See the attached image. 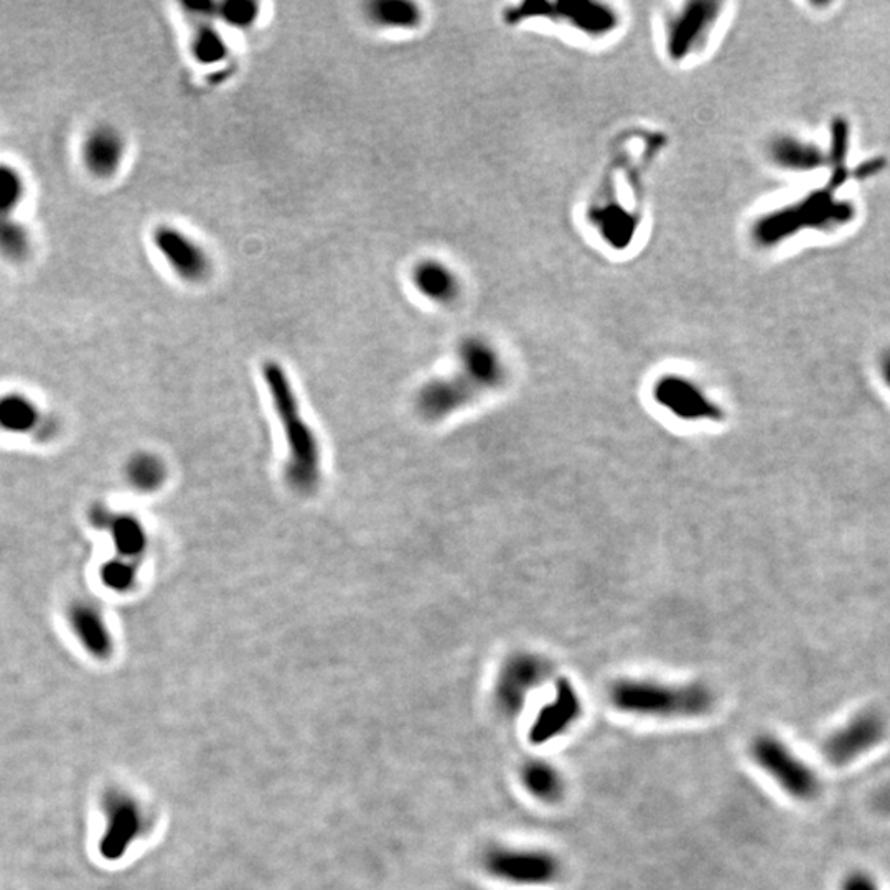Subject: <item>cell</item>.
Segmentation results:
<instances>
[{
    "instance_id": "obj_30",
    "label": "cell",
    "mask_w": 890,
    "mask_h": 890,
    "mask_svg": "<svg viewBox=\"0 0 890 890\" xmlns=\"http://www.w3.org/2000/svg\"><path fill=\"white\" fill-rule=\"evenodd\" d=\"M218 15L228 25L236 26V29H246L258 19L259 6L254 2H226L220 6Z\"/></svg>"
},
{
    "instance_id": "obj_15",
    "label": "cell",
    "mask_w": 890,
    "mask_h": 890,
    "mask_svg": "<svg viewBox=\"0 0 890 890\" xmlns=\"http://www.w3.org/2000/svg\"><path fill=\"white\" fill-rule=\"evenodd\" d=\"M478 391L471 387L467 378H436L427 381L416 397V411L426 421L444 420L460 408L467 406L477 398Z\"/></svg>"
},
{
    "instance_id": "obj_20",
    "label": "cell",
    "mask_w": 890,
    "mask_h": 890,
    "mask_svg": "<svg viewBox=\"0 0 890 890\" xmlns=\"http://www.w3.org/2000/svg\"><path fill=\"white\" fill-rule=\"evenodd\" d=\"M105 530L111 534L112 544H115L119 557L138 563L139 557L144 556L145 547H148V533H145L144 524L134 514L112 511L111 520Z\"/></svg>"
},
{
    "instance_id": "obj_7",
    "label": "cell",
    "mask_w": 890,
    "mask_h": 890,
    "mask_svg": "<svg viewBox=\"0 0 890 890\" xmlns=\"http://www.w3.org/2000/svg\"><path fill=\"white\" fill-rule=\"evenodd\" d=\"M553 673L550 660L536 653L518 652L508 656L495 683V704L507 717L523 709L528 694L540 687Z\"/></svg>"
},
{
    "instance_id": "obj_4",
    "label": "cell",
    "mask_w": 890,
    "mask_h": 890,
    "mask_svg": "<svg viewBox=\"0 0 890 890\" xmlns=\"http://www.w3.org/2000/svg\"><path fill=\"white\" fill-rule=\"evenodd\" d=\"M753 762L792 799L812 802L822 792L815 770L773 734H759L750 744Z\"/></svg>"
},
{
    "instance_id": "obj_25",
    "label": "cell",
    "mask_w": 890,
    "mask_h": 890,
    "mask_svg": "<svg viewBox=\"0 0 890 890\" xmlns=\"http://www.w3.org/2000/svg\"><path fill=\"white\" fill-rule=\"evenodd\" d=\"M191 50L194 58L204 63V65L220 63L228 55V45H226L221 33L211 23L207 22L202 23L195 30L194 36H192Z\"/></svg>"
},
{
    "instance_id": "obj_2",
    "label": "cell",
    "mask_w": 890,
    "mask_h": 890,
    "mask_svg": "<svg viewBox=\"0 0 890 890\" xmlns=\"http://www.w3.org/2000/svg\"><path fill=\"white\" fill-rule=\"evenodd\" d=\"M610 704L632 716L691 719L706 716L716 694L703 683L666 684L650 680H619L610 686Z\"/></svg>"
},
{
    "instance_id": "obj_10",
    "label": "cell",
    "mask_w": 890,
    "mask_h": 890,
    "mask_svg": "<svg viewBox=\"0 0 890 890\" xmlns=\"http://www.w3.org/2000/svg\"><path fill=\"white\" fill-rule=\"evenodd\" d=\"M653 398L660 406L683 421H723L724 413L687 378L666 375L656 381Z\"/></svg>"
},
{
    "instance_id": "obj_28",
    "label": "cell",
    "mask_w": 890,
    "mask_h": 890,
    "mask_svg": "<svg viewBox=\"0 0 890 890\" xmlns=\"http://www.w3.org/2000/svg\"><path fill=\"white\" fill-rule=\"evenodd\" d=\"M599 225L603 226L604 236L609 239L610 245H629L636 229V223L622 210V208L609 207L599 211Z\"/></svg>"
},
{
    "instance_id": "obj_22",
    "label": "cell",
    "mask_w": 890,
    "mask_h": 890,
    "mask_svg": "<svg viewBox=\"0 0 890 890\" xmlns=\"http://www.w3.org/2000/svg\"><path fill=\"white\" fill-rule=\"evenodd\" d=\"M521 783L524 789L541 802L556 803L564 795V780L553 763L544 760H530L521 769Z\"/></svg>"
},
{
    "instance_id": "obj_31",
    "label": "cell",
    "mask_w": 890,
    "mask_h": 890,
    "mask_svg": "<svg viewBox=\"0 0 890 890\" xmlns=\"http://www.w3.org/2000/svg\"><path fill=\"white\" fill-rule=\"evenodd\" d=\"M843 890H879L878 882L868 872H853L843 882Z\"/></svg>"
},
{
    "instance_id": "obj_8",
    "label": "cell",
    "mask_w": 890,
    "mask_h": 890,
    "mask_svg": "<svg viewBox=\"0 0 890 890\" xmlns=\"http://www.w3.org/2000/svg\"><path fill=\"white\" fill-rule=\"evenodd\" d=\"M152 242L165 264L187 284H204L214 272L210 252L184 229L161 225L152 231Z\"/></svg>"
},
{
    "instance_id": "obj_21",
    "label": "cell",
    "mask_w": 890,
    "mask_h": 890,
    "mask_svg": "<svg viewBox=\"0 0 890 890\" xmlns=\"http://www.w3.org/2000/svg\"><path fill=\"white\" fill-rule=\"evenodd\" d=\"M367 17L381 29H417L423 22V10L410 0H375L368 3Z\"/></svg>"
},
{
    "instance_id": "obj_11",
    "label": "cell",
    "mask_w": 890,
    "mask_h": 890,
    "mask_svg": "<svg viewBox=\"0 0 890 890\" xmlns=\"http://www.w3.org/2000/svg\"><path fill=\"white\" fill-rule=\"evenodd\" d=\"M719 17V3L696 0L686 3L666 29V52L673 62L690 56L706 40Z\"/></svg>"
},
{
    "instance_id": "obj_9",
    "label": "cell",
    "mask_w": 890,
    "mask_h": 890,
    "mask_svg": "<svg viewBox=\"0 0 890 890\" xmlns=\"http://www.w3.org/2000/svg\"><path fill=\"white\" fill-rule=\"evenodd\" d=\"M886 734L888 724L881 713L875 709L861 710L826 739L823 756L832 766H848L879 746Z\"/></svg>"
},
{
    "instance_id": "obj_16",
    "label": "cell",
    "mask_w": 890,
    "mask_h": 890,
    "mask_svg": "<svg viewBox=\"0 0 890 890\" xmlns=\"http://www.w3.org/2000/svg\"><path fill=\"white\" fill-rule=\"evenodd\" d=\"M106 808L108 828L101 839V855L109 861H118L141 832V812L134 800L124 793L109 795Z\"/></svg>"
},
{
    "instance_id": "obj_23",
    "label": "cell",
    "mask_w": 890,
    "mask_h": 890,
    "mask_svg": "<svg viewBox=\"0 0 890 890\" xmlns=\"http://www.w3.org/2000/svg\"><path fill=\"white\" fill-rule=\"evenodd\" d=\"M126 478L134 490L152 493L167 480V467L158 455L141 452L129 458L126 465Z\"/></svg>"
},
{
    "instance_id": "obj_6",
    "label": "cell",
    "mask_w": 890,
    "mask_h": 890,
    "mask_svg": "<svg viewBox=\"0 0 890 890\" xmlns=\"http://www.w3.org/2000/svg\"><path fill=\"white\" fill-rule=\"evenodd\" d=\"M550 17L569 23L577 32L589 36H604L617 29L619 17L607 3L590 0H564V2H523L504 12V22L510 25L533 19Z\"/></svg>"
},
{
    "instance_id": "obj_27",
    "label": "cell",
    "mask_w": 890,
    "mask_h": 890,
    "mask_svg": "<svg viewBox=\"0 0 890 890\" xmlns=\"http://www.w3.org/2000/svg\"><path fill=\"white\" fill-rule=\"evenodd\" d=\"M139 567L135 561L124 560V557H116V560L108 561L101 567V580L108 589L115 593H128L135 586L138 580Z\"/></svg>"
},
{
    "instance_id": "obj_14",
    "label": "cell",
    "mask_w": 890,
    "mask_h": 890,
    "mask_svg": "<svg viewBox=\"0 0 890 890\" xmlns=\"http://www.w3.org/2000/svg\"><path fill=\"white\" fill-rule=\"evenodd\" d=\"M458 363L462 377L467 378L478 393L497 390L507 381V368L500 354L484 338H465L458 347Z\"/></svg>"
},
{
    "instance_id": "obj_26",
    "label": "cell",
    "mask_w": 890,
    "mask_h": 890,
    "mask_svg": "<svg viewBox=\"0 0 890 890\" xmlns=\"http://www.w3.org/2000/svg\"><path fill=\"white\" fill-rule=\"evenodd\" d=\"M30 252L29 232L12 217H0V254L10 261H22Z\"/></svg>"
},
{
    "instance_id": "obj_12",
    "label": "cell",
    "mask_w": 890,
    "mask_h": 890,
    "mask_svg": "<svg viewBox=\"0 0 890 890\" xmlns=\"http://www.w3.org/2000/svg\"><path fill=\"white\" fill-rule=\"evenodd\" d=\"M580 714H583V703H580L576 687L566 677H561L556 683L553 699L541 707L536 719L531 724L528 739L534 746L551 742L567 732L579 719Z\"/></svg>"
},
{
    "instance_id": "obj_19",
    "label": "cell",
    "mask_w": 890,
    "mask_h": 890,
    "mask_svg": "<svg viewBox=\"0 0 890 890\" xmlns=\"http://www.w3.org/2000/svg\"><path fill=\"white\" fill-rule=\"evenodd\" d=\"M414 289L427 301L451 304L460 294L457 274L437 259H421L411 269Z\"/></svg>"
},
{
    "instance_id": "obj_13",
    "label": "cell",
    "mask_w": 890,
    "mask_h": 890,
    "mask_svg": "<svg viewBox=\"0 0 890 890\" xmlns=\"http://www.w3.org/2000/svg\"><path fill=\"white\" fill-rule=\"evenodd\" d=\"M124 135L115 126H95L83 139L82 162L86 172L99 181H108L121 171L124 164Z\"/></svg>"
},
{
    "instance_id": "obj_1",
    "label": "cell",
    "mask_w": 890,
    "mask_h": 890,
    "mask_svg": "<svg viewBox=\"0 0 890 890\" xmlns=\"http://www.w3.org/2000/svg\"><path fill=\"white\" fill-rule=\"evenodd\" d=\"M262 380L269 391L275 416L287 445V462L284 467L285 484L295 493H314L321 485V445L314 430L302 416L299 398L295 397L291 378L281 363L268 360L262 363Z\"/></svg>"
},
{
    "instance_id": "obj_5",
    "label": "cell",
    "mask_w": 890,
    "mask_h": 890,
    "mask_svg": "<svg viewBox=\"0 0 890 890\" xmlns=\"http://www.w3.org/2000/svg\"><path fill=\"white\" fill-rule=\"evenodd\" d=\"M481 866L490 878L521 888L550 886L563 876L561 859L540 848L491 846L481 856Z\"/></svg>"
},
{
    "instance_id": "obj_29",
    "label": "cell",
    "mask_w": 890,
    "mask_h": 890,
    "mask_svg": "<svg viewBox=\"0 0 890 890\" xmlns=\"http://www.w3.org/2000/svg\"><path fill=\"white\" fill-rule=\"evenodd\" d=\"M25 194V182L17 169L0 164V217H9Z\"/></svg>"
},
{
    "instance_id": "obj_3",
    "label": "cell",
    "mask_w": 890,
    "mask_h": 890,
    "mask_svg": "<svg viewBox=\"0 0 890 890\" xmlns=\"http://www.w3.org/2000/svg\"><path fill=\"white\" fill-rule=\"evenodd\" d=\"M851 208L842 202L833 200L832 195L822 192L808 200L793 207L772 211L756 221L752 238L757 245L773 246L803 228H826L845 223L851 217Z\"/></svg>"
},
{
    "instance_id": "obj_32",
    "label": "cell",
    "mask_w": 890,
    "mask_h": 890,
    "mask_svg": "<svg viewBox=\"0 0 890 890\" xmlns=\"http://www.w3.org/2000/svg\"><path fill=\"white\" fill-rule=\"evenodd\" d=\"M879 373H881L882 381L890 390V348L879 358Z\"/></svg>"
},
{
    "instance_id": "obj_17",
    "label": "cell",
    "mask_w": 890,
    "mask_h": 890,
    "mask_svg": "<svg viewBox=\"0 0 890 890\" xmlns=\"http://www.w3.org/2000/svg\"><path fill=\"white\" fill-rule=\"evenodd\" d=\"M769 158L775 167L792 174H812L829 162L818 144L792 134L777 135L770 142Z\"/></svg>"
},
{
    "instance_id": "obj_18",
    "label": "cell",
    "mask_w": 890,
    "mask_h": 890,
    "mask_svg": "<svg viewBox=\"0 0 890 890\" xmlns=\"http://www.w3.org/2000/svg\"><path fill=\"white\" fill-rule=\"evenodd\" d=\"M68 622L83 649L98 660L109 659L112 639L101 610L91 603H75L68 610Z\"/></svg>"
},
{
    "instance_id": "obj_24",
    "label": "cell",
    "mask_w": 890,
    "mask_h": 890,
    "mask_svg": "<svg viewBox=\"0 0 890 890\" xmlns=\"http://www.w3.org/2000/svg\"><path fill=\"white\" fill-rule=\"evenodd\" d=\"M39 424L35 404L22 394L0 398V427L9 433H29Z\"/></svg>"
}]
</instances>
